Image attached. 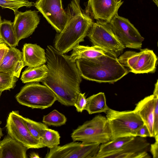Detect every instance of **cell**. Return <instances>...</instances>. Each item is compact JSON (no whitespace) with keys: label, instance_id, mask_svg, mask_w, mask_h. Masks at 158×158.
Returning a JSON list of instances; mask_svg holds the SVG:
<instances>
[{"label":"cell","instance_id":"obj_1","mask_svg":"<svg viewBox=\"0 0 158 158\" xmlns=\"http://www.w3.org/2000/svg\"><path fill=\"white\" fill-rule=\"evenodd\" d=\"M45 52L48 73L42 83L52 90L61 104L74 106L81 93L82 81L76 61L51 45L47 46Z\"/></svg>","mask_w":158,"mask_h":158},{"label":"cell","instance_id":"obj_2","mask_svg":"<svg viewBox=\"0 0 158 158\" xmlns=\"http://www.w3.org/2000/svg\"><path fill=\"white\" fill-rule=\"evenodd\" d=\"M67 20L62 31L57 34L54 47L65 54L84 41L94 23L90 16L85 13L80 5V0H71L66 10Z\"/></svg>","mask_w":158,"mask_h":158},{"label":"cell","instance_id":"obj_3","mask_svg":"<svg viewBox=\"0 0 158 158\" xmlns=\"http://www.w3.org/2000/svg\"><path fill=\"white\" fill-rule=\"evenodd\" d=\"M76 62L82 77L99 83H114L129 72L110 54L91 59H80Z\"/></svg>","mask_w":158,"mask_h":158},{"label":"cell","instance_id":"obj_4","mask_svg":"<svg viewBox=\"0 0 158 158\" xmlns=\"http://www.w3.org/2000/svg\"><path fill=\"white\" fill-rule=\"evenodd\" d=\"M106 114L110 132V140L136 136L137 131L144 124L134 110L119 111L109 108Z\"/></svg>","mask_w":158,"mask_h":158},{"label":"cell","instance_id":"obj_5","mask_svg":"<svg viewBox=\"0 0 158 158\" xmlns=\"http://www.w3.org/2000/svg\"><path fill=\"white\" fill-rule=\"evenodd\" d=\"M73 141L100 144L110 140V130L106 117L98 115L73 130L71 135Z\"/></svg>","mask_w":158,"mask_h":158},{"label":"cell","instance_id":"obj_6","mask_svg":"<svg viewBox=\"0 0 158 158\" xmlns=\"http://www.w3.org/2000/svg\"><path fill=\"white\" fill-rule=\"evenodd\" d=\"M20 104L32 109H44L57 100L53 93L44 85L35 82L24 86L15 96Z\"/></svg>","mask_w":158,"mask_h":158},{"label":"cell","instance_id":"obj_7","mask_svg":"<svg viewBox=\"0 0 158 158\" xmlns=\"http://www.w3.org/2000/svg\"><path fill=\"white\" fill-rule=\"evenodd\" d=\"M87 36L93 45L99 47L117 57L125 48L116 36L109 23L97 20L90 27Z\"/></svg>","mask_w":158,"mask_h":158},{"label":"cell","instance_id":"obj_8","mask_svg":"<svg viewBox=\"0 0 158 158\" xmlns=\"http://www.w3.org/2000/svg\"><path fill=\"white\" fill-rule=\"evenodd\" d=\"M114 33L125 47L140 49L144 38L127 19L116 14L109 23Z\"/></svg>","mask_w":158,"mask_h":158},{"label":"cell","instance_id":"obj_9","mask_svg":"<svg viewBox=\"0 0 158 158\" xmlns=\"http://www.w3.org/2000/svg\"><path fill=\"white\" fill-rule=\"evenodd\" d=\"M101 144L73 141L49 148L45 158H96Z\"/></svg>","mask_w":158,"mask_h":158},{"label":"cell","instance_id":"obj_10","mask_svg":"<svg viewBox=\"0 0 158 158\" xmlns=\"http://www.w3.org/2000/svg\"><path fill=\"white\" fill-rule=\"evenodd\" d=\"M18 111H12L8 114L5 126L7 135L28 149L44 147L40 141L30 134Z\"/></svg>","mask_w":158,"mask_h":158},{"label":"cell","instance_id":"obj_11","mask_svg":"<svg viewBox=\"0 0 158 158\" xmlns=\"http://www.w3.org/2000/svg\"><path fill=\"white\" fill-rule=\"evenodd\" d=\"M34 6L58 33L62 31L68 17L62 0H36Z\"/></svg>","mask_w":158,"mask_h":158},{"label":"cell","instance_id":"obj_12","mask_svg":"<svg viewBox=\"0 0 158 158\" xmlns=\"http://www.w3.org/2000/svg\"><path fill=\"white\" fill-rule=\"evenodd\" d=\"M150 146L145 137L136 136L118 150L101 158H150Z\"/></svg>","mask_w":158,"mask_h":158},{"label":"cell","instance_id":"obj_13","mask_svg":"<svg viewBox=\"0 0 158 158\" xmlns=\"http://www.w3.org/2000/svg\"><path fill=\"white\" fill-rule=\"evenodd\" d=\"M40 21L38 12L31 10L18 11L15 15L13 23L14 31L19 42L31 35Z\"/></svg>","mask_w":158,"mask_h":158},{"label":"cell","instance_id":"obj_14","mask_svg":"<svg viewBox=\"0 0 158 158\" xmlns=\"http://www.w3.org/2000/svg\"><path fill=\"white\" fill-rule=\"evenodd\" d=\"M123 3L122 0H89L88 6L94 19L109 23Z\"/></svg>","mask_w":158,"mask_h":158},{"label":"cell","instance_id":"obj_15","mask_svg":"<svg viewBox=\"0 0 158 158\" xmlns=\"http://www.w3.org/2000/svg\"><path fill=\"white\" fill-rule=\"evenodd\" d=\"M155 97L153 94L145 97L136 105L134 110L148 128L150 137H154V129Z\"/></svg>","mask_w":158,"mask_h":158},{"label":"cell","instance_id":"obj_16","mask_svg":"<svg viewBox=\"0 0 158 158\" xmlns=\"http://www.w3.org/2000/svg\"><path fill=\"white\" fill-rule=\"evenodd\" d=\"M22 52L14 47H10L0 65V70L12 73L19 78L25 65Z\"/></svg>","mask_w":158,"mask_h":158},{"label":"cell","instance_id":"obj_17","mask_svg":"<svg viewBox=\"0 0 158 158\" xmlns=\"http://www.w3.org/2000/svg\"><path fill=\"white\" fill-rule=\"evenodd\" d=\"M22 52L25 66L35 67L46 63L47 59L44 49L36 44H25Z\"/></svg>","mask_w":158,"mask_h":158},{"label":"cell","instance_id":"obj_18","mask_svg":"<svg viewBox=\"0 0 158 158\" xmlns=\"http://www.w3.org/2000/svg\"><path fill=\"white\" fill-rule=\"evenodd\" d=\"M139 56L135 64L129 72L135 74L154 72L156 69L157 57L154 52L147 48L140 49Z\"/></svg>","mask_w":158,"mask_h":158},{"label":"cell","instance_id":"obj_19","mask_svg":"<svg viewBox=\"0 0 158 158\" xmlns=\"http://www.w3.org/2000/svg\"><path fill=\"white\" fill-rule=\"evenodd\" d=\"M2 158H27L28 149L7 135L0 141Z\"/></svg>","mask_w":158,"mask_h":158},{"label":"cell","instance_id":"obj_20","mask_svg":"<svg viewBox=\"0 0 158 158\" xmlns=\"http://www.w3.org/2000/svg\"><path fill=\"white\" fill-rule=\"evenodd\" d=\"M72 50L69 56L70 59L73 61L80 59H93L106 54H111L104 49L95 46L89 47L78 44Z\"/></svg>","mask_w":158,"mask_h":158},{"label":"cell","instance_id":"obj_21","mask_svg":"<svg viewBox=\"0 0 158 158\" xmlns=\"http://www.w3.org/2000/svg\"><path fill=\"white\" fill-rule=\"evenodd\" d=\"M86 101L85 110L90 114L101 112L106 113L109 108L104 93L93 94L86 98Z\"/></svg>","mask_w":158,"mask_h":158},{"label":"cell","instance_id":"obj_22","mask_svg":"<svg viewBox=\"0 0 158 158\" xmlns=\"http://www.w3.org/2000/svg\"><path fill=\"white\" fill-rule=\"evenodd\" d=\"M48 73V69L44 64L35 67H28L23 72L20 79L23 83L42 82Z\"/></svg>","mask_w":158,"mask_h":158},{"label":"cell","instance_id":"obj_23","mask_svg":"<svg viewBox=\"0 0 158 158\" xmlns=\"http://www.w3.org/2000/svg\"><path fill=\"white\" fill-rule=\"evenodd\" d=\"M134 137L127 136L117 138L101 144L96 158H101L103 156L117 151L133 139Z\"/></svg>","mask_w":158,"mask_h":158},{"label":"cell","instance_id":"obj_24","mask_svg":"<svg viewBox=\"0 0 158 158\" xmlns=\"http://www.w3.org/2000/svg\"><path fill=\"white\" fill-rule=\"evenodd\" d=\"M0 37L10 47H15L18 45L19 42L11 21L4 19L0 22Z\"/></svg>","mask_w":158,"mask_h":158},{"label":"cell","instance_id":"obj_25","mask_svg":"<svg viewBox=\"0 0 158 158\" xmlns=\"http://www.w3.org/2000/svg\"><path fill=\"white\" fill-rule=\"evenodd\" d=\"M60 138L57 131L48 128L45 130L40 140L44 147L51 148L60 144Z\"/></svg>","mask_w":158,"mask_h":158},{"label":"cell","instance_id":"obj_26","mask_svg":"<svg viewBox=\"0 0 158 158\" xmlns=\"http://www.w3.org/2000/svg\"><path fill=\"white\" fill-rule=\"evenodd\" d=\"M23 119L26 127L31 135L37 140L40 141L45 130L48 128L47 125L23 117Z\"/></svg>","mask_w":158,"mask_h":158},{"label":"cell","instance_id":"obj_27","mask_svg":"<svg viewBox=\"0 0 158 158\" xmlns=\"http://www.w3.org/2000/svg\"><path fill=\"white\" fill-rule=\"evenodd\" d=\"M65 116L56 110H54L43 117L42 122L46 125L59 127L65 124L67 121Z\"/></svg>","mask_w":158,"mask_h":158},{"label":"cell","instance_id":"obj_28","mask_svg":"<svg viewBox=\"0 0 158 158\" xmlns=\"http://www.w3.org/2000/svg\"><path fill=\"white\" fill-rule=\"evenodd\" d=\"M18 78L10 73L0 70V92L13 89Z\"/></svg>","mask_w":158,"mask_h":158},{"label":"cell","instance_id":"obj_29","mask_svg":"<svg viewBox=\"0 0 158 158\" xmlns=\"http://www.w3.org/2000/svg\"><path fill=\"white\" fill-rule=\"evenodd\" d=\"M34 6V3L28 0H0V6L13 10L15 15L19 9L22 7H30Z\"/></svg>","mask_w":158,"mask_h":158},{"label":"cell","instance_id":"obj_30","mask_svg":"<svg viewBox=\"0 0 158 158\" xmlns=\"http://www.w3.org/2000/svg\"><path fill=\"white\" fill-rule=\"evenodd\" d=\"M139 56V52L127 51L120 56L118 60L119 63L124 67L130 70L135 64Z\"/></svg>","mask_w":158,"mask_h":158},{"label":"cell","instance_id":"obj_31","mask_svg":"<svg viewBox=\"0 0 158 158\" xmlns=\"http://www.w3.org/2000/svg\"><path fill=\"white\" fill-rule=\"evenodd\" d=\"M87 103L85 93H80L78 94L74 106L78 112H82L85 110Z\"/></svg>","mask_w":158,"mask_h":158},{"label":"cell","instance_id":"obj_32","mask_svg":"<svg viewBox=\"0 0 158 158\" xmlns=\"http://www.w3.org/2000/svg\"><path fill=\"white\" fill-rule=\"evenodd\" d=\"M153 95L155 97L154 129L155 136L158 135V95Z\"/></svg>","mask_w":158,"mask_h":158},{"label":"cell","instance_id":"obj_33","mask_svg":"<svg viewBox=\"0 0 158 158\" xmlns=\"http://www.w3.org/2000/svg\"><path fill=\"white\" fill-rule=\"evenodd\" d=\"M155 142L150 146V151L153 158H158V135H156Z\"/></svg>","mask_w":158,"mask_h":158},{"label":"cell","instance_id":"obj_34","mask_svg":"<svg viewBox=\"0 0 158 158\" xmlns=\"http://www.w3.org/2000/svg\"><path fill=\"white\" fill-rule=\"evenodd\" d=\"M136 136L145 138L150 137L148 130L145 124H143L139 129L137 131Z\"/></svg>","mask_w":158,"mask_h":158},{"label":"cell","instance_id":"obj_35","mask_svg":"<svg viewBox=\"0 0 158 158\" xmlns=\"http://www.w3.org/2000/svg\"><path fill=\"white\" fill-rule=\"evenodd\" d=\"M9 49V47L5 43H0V65Z\"/></svg>","mask_w":158,"mask_h":158},{"label":"cell","instance_id":"obj_36","mask_svg":"<svg viewBox=\"0 0 158 158\" xmlns=\"http://www.w3.org/2000/svg\"><path fill=\"white\" fill-rule=\"evenodd\" d=\"M29 157L31 158H40L38 154L37 153H36L35 152H32L29 155Z\"/></svg>","mask_w":158,"mask_h":158},{"label":"cell","instance_id":"obj_37","mask_svg":"<svg viewBox=\"0 0 158 158\" xmlns=\"http://www.w3.org/2000/svg\"><path fill=\"white\" fill-rule=\"evenodd\" d=\"M1 122L0 121V141L2 137L3 136V133L2 129L0 127V125L1 124Z\"/></svg>","mask_w":158,"mask_h":158},{"label":"cell","instance_id":"obj_38","mask_svg":"<svg viewBox=\"0 0 158 158\" xmlns=\"http://www.w3.org/2000/svg\"><path fill=\"white\" fill-rule=\"evenodd\" d=\"M157 7L158 6V0H152Z\"/></svg>","mask_w":158,"mask_h":158},{"label":"cell","instance_id":"obj_39","mask_svg":"<svg viewBox=\"0 0 158 158\" xmlns=\"http://www.w3.org/2000/svg\"><path fill=\"white\" fill-rule=\"evenodd\" d=\"M2 148L0 146V158H2Z\"/></svg>","mask_w":158,"mask_h":158},{"label":"cell","instance_id":"obj_40","mask_svg":"<svg viewBox=\"0 0 158 158\" xmlns=\"http://www.w3.org/2000/svg\"><path fill=\"white\" fill-rule=\"evenodd\" d=\"M4 43V42L2 40L0 37V43Z\"/></svg>","mask_w":158,"mask_h":158},{"label":"cell","instance_id":"obj_41","mask_svg":"<svg viewBox=\"0 0 158 158\" xmlns=\"http://www.w3.org/2000/svg\"><path fill=\"white\" fill-rule=\"evenodd\" d=\"M2 20V19H1V16L0 15V22Z\"/></svg>","mask_w":158,"mask_h":158},{"label":"cell","instance_id":"obj_42","mask_svg":"<svg viewBox=\"0 0 158 158\" xmlns=\"http://www.w3.org/2000/svg\"><path fill=\"white\" fill-rule=\"evenodd\" d=\"M1 94H2V93L1 92H0V97L1 95Z\"/></svg>","mask_w":158,"mask_h":158}]
</instances>
